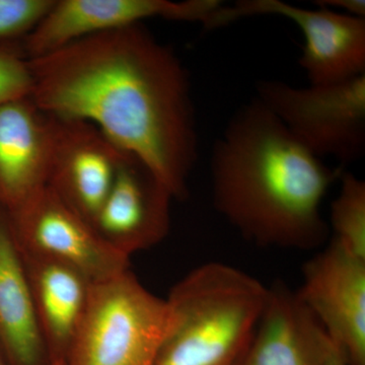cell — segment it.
Listing matches in <instances>:
<instances>
[{
	"label": "cell",
	"mask_w": 365,
	"mask_h": 365,
	"mask_svg": "<svg viewBox=\"0 0 365 365\" xmlns=\"http://www.w3.org/2000/svg\"><path fill=\"white\" fill-rule=\"evenodd\" d=\"M29 60L31 97L41 110L95 125L145 163L174 199L185 198L198 158L191 83L176 53L143 23Z\"/></svg>",
	"instance_id": "1"
},
{
	"label": "cell",
	"mask_w": 365,
	"mask_h": 365,
	"mask_svg": "<svg viewBox=\"0 0 365 365\" xmlns=\"http://www.w3.org/2000/svg\"><path fill=\"white\" fill-rule=\"evenodd\" d=\"M210 170L216 210L249 241L311 250L328 237L321 205L344 168H328L258 98L230 118Z\"/></svg>",
	"instance_id": "2"
},
{
	"label": "cell",
	"mask_w": 365,
	"mask_h": 365,
	"mask_svg": "<svg viewBox=\"0 0 365 365\" xmlns=\"http://www.w3.org/2000/svg\"><path fill=\"white\" fill-rule=\"evenodd\" d=\"M269 288L227 264L199 266L165 299L168 319L153 365H240Z\"/></svg>",
	"instance_id": "3"
},
{
	"label": "cell",
	"mask_w": 365,
	"mask_h": 365,
	"mask_svg": "<svg viewBox=\"0 0 365 365\" xmlns=\"http://www.w3.org/2000/svg\"><path fill=\"white\" fill-rule=\"evenodd\" d=\"M168 319L165 299L130 270L91 284L66 365H153Z\"/></svg>",
	"instance_id": "4"
},
{
	"label": "cell",
	"mask_w": 365,
	"mask_h": 365,
	"mask_svg": "<svg viewBox=\"0 0 365 365\" xmlns=\"http://www.w3.org/2000/svg\"><path fill=\"white\" fill-rule=\"evenodd\" d=\"M256 90V98L317 158H334L342 168L364 158L365 74L306 88L261 81Z\"/></svg>",
	"instance_id": "5"
},
{
	"label": "cell",
	"mask_w": 365,
	"mask_h": 365,
	"mask_svg": "<svg viewBox=\"0 0 365 365\" xmlns=\"http://www.w3.org/2000/svg\"><path fill=\"white\" fill-rule=\"evenodd\" d=\"M7 215L23 254L68 266L91 283L129 269V258L108 246L48 186Z\"/></svg>",
	"instance_id": "6"
},
{
	"label": "cell",
	"mask_w": 365,
	"mask_h": 365,
	"mask_svg": "<svg viewBox=\"0 0 365 365\" xmlns=\"http://www.w3.org/2000/svg\"><path fill=\"white\" fill-rule=\"evenodd\" d=\"M277 16L292 21L304 36L299 60L309 85H328L365 74V19L307 9L281 0H241L218 9L210 30L242 18Z\"/></svg>",
	"instance_id": "7"
},
{
	"label": "cell",
	"mask_w": 365,
	"mask_h": 365,
	"mask_svg": "<svg viewBox=\"0 0 365 365\" xmlns=\"http://www.w3.org/2000/svg\"><path fill=\"white\" fill-rule=\"evenodd\" d=\"M222 4L218 0H54L20 43L26 56L33 59L83 38L148 19L200 23L204 28Z\"/></svg>",
	"instance_id": "8"
},
{
	"label": "cell",
	"mask_w": 365,
	"mask_h": 365,
	"mask_svg": "<svg viewBox=\"0 0 365 365\" xmlns=\"http://www.w3.org/2000/svg\"><path fill=\"white\" fill-rule=\"evenodd\" d=\"M302 277V304L348 365H365V260L332 241L307 262Z\"/></svg>",
	"instance_id": "9"
},
{
	"label": "cell",
	"mask_w": 365,
	"mask_h": 365,
	"mask_svg": "<svg viewBox=\"0 0 365 365\" xmlns=\"http://www.w3.org/2000/svg\"><path fill=\"white\" fill-rule=\"evenodd\" d=\"M51 117L53 144L47 186L91 225L129 153L90 122Z\"/></svg>",
	"instance_id": "10"
},
{
	"label": "cell",
	"mask_w": 365,
	"mask_h": 365,
	"mask_svg": "<svg viewBox=\"0 0 365 365\" xmlns=\"http://www.w3.org/2000/svg\"><path fill=\"white\" fill-rule=\"evenodd\" d=\"M173 199L153 170L128 153L91 225L108 246L130 258L165 239Z\"/></svg>",
	"instance_id": "11"
},
{
	"label": "cell",
	"mask_w": 365,
	"mask_h": 365,
	"mask_svg": "<svg viewBox=\"0 0 365 365\" xmlns=\"http://www.w3.org/2000/svg\"><path fill=\"white\" fill-rule=\"evenodd\" d=\"M53 119L32 97L0 107V206L6 211L47 187Z\"/></svg>",
	"instance_id": "12"
},
{
	"label": "cell",
	"mask_w": 365,
	"mask_h": 365,
	"mask_svg": "<svg viewBox=\"0 0 365 365\" xmlns=\"http://www.w3.org/2000/svg\"><path fill=\"white\" fill-rule=\"evenodd\" d=\"M269 288L267 302L240 365H324L333 343L282 282Z\"/></svg>",
	"instance_id": "13"
},
{
	"label": "cell",
	"mask_w": 365,
	"mask_h": 365,
	"mask_svg": "<svg viewBox=\"0 0 365 365\" xmlns=\"http://www.w3.org/2000/svg\"><path fill=\"white\" fill-rule=\"evenodd\" d=\"M0 349L9 365H51L23 255L0 206Z\"/></svg>",
	"instance_id": "14"
},
{
	"label": "cell",
	"mask_w": 365,
	"mask_h": 365,
	"mask_svg": "<svg viewBox=\"0 0 365 365\" xmlns=\"http://www.w3.org/2000/svg\"><path fill=\"white\" fill-rule=\"evenodd\" d=\"M21 255L51 364L64 360L85 314L93 283L68 266Z\"/></svg>",
	"instance_id": "15"
},
{
	"label": "cell",
	"mask_w": 365,
	"mask_h": 365,
	"mask_svg": "<svg viewBox=\"0 0 365 365\" xmlns=\"http://www.w3.org/2000/svg\"><path fill=\"white\" fill-rule=\"evenodd\" d=\"M340 191L331 205L333 241L348 253L365 260V182L346 170L340 176Z\"/></svg>",
	"instance_id": "16"
},
{
	"label": "cell",
	"mask_w": 365,
	"mask_h": 365,
	"mask_svg": "<svg viewBox=\"0 0 365 365\" xmlns=\"http://www.w3.org/2000/svg\"><path fill=\"white\" fill-rule=\"evenodd\" d=\"M33 86L30 60L21 43L0 44V107L18 98L31 97Z\"/></svg>",
	"instance_id": "17"
},
{
	"label": "cell",
	"mask_w": 365,
	"mask_h": 365,
	"mask_svg": "<svg viewBox=\"0 0 365 365\" xmlns=\"http://www.w3.org/2000/svg\"><path fill=\"white\" fill-rule=\"evenodd\" d=\"M54 0H0V44L23 40Z\"/></svg>",
	"instance_id": "18"
},
{
	"label": "cell",
	"mask_w": 365,
	"mask_h": 365,
	"mask_svg": "<svg viewBox=\"0 0 365 365\" xmlns=\"http://www.w3.org/2000/svg\"><path fill=\"white\" fill-rule=\"evenodd\" d=\"M316 4L322 9H331L355 18L365 19L364 0H319Z\"/></svg>",
	"instance_id": "19"
},
{
	"label": "cell",
	"mask_w": 365,
	"mask_h": 365,
	"mask_svg": "<svg viewBox=\"0 0 365 365\" xmlns=\"http://www.w3.org/2000/svg\"><path fill=\"white\" fill-rule=\"evenodd\" d=\"M324 365H348V364L345 357L343 356L342 352L335 345L332 344L328 353H327Z\"/></svg>",
	"instance_id": "20"
},
{
	"label": "cell",
	"mask_w": 365,
	"mask_h": 365,
	"mask_svg": "<svg viewBox=\"0 0 365 365\" xmlns=\"http://www.w3.org/2000/svg\"><path fill=\"white\" fill-rule=\"evenodd\" d=\"M51 365H66V364H64V360L60 359L53 361Z\"/></svg>",
	"instance_id": "21"
},
{
	"label": "cell",
	"mask_w": 365,
	"mask_h": 365,
	"mask_svg": "<svg viewBox=\"0 0 365 365\" xmlns=\"http://www.w3.org/2000/svg\"><path fill=\"white\" fill-rule=\"evenodd\" d=\"M4 354H2L1 349H0V365H6V364H4Z\"/></svg>",
	"instance_id": "22"
}]
</instances>
